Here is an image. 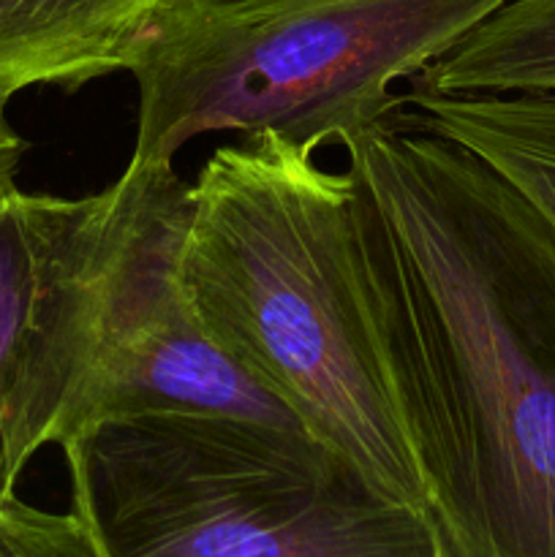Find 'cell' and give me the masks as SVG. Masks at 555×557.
<instances>
[{"label": "cell", "instance_id": "obj_1", "mask_svg": "<svg viewBox=\"0 0 555 557\" xmlns=\"http://www.w3.org/2000/svg\"><path fill=\"white\" fill-rule=\"evenodd\" d=\"M343 145L435 557H555V223L395 114Z\"/></svg>", "mask_w": 555, "mask_h": 557}, {"label": "cell", "instance_id": "obj_2", "mask_svg": "<svg viewBox=\"0 0 555 557\" xmlns=\"http://www.w3.org/2000/svg\"><path fill=\"white\" fill-rule=\"evenodd\" d=\"M180 277L234 364L375 493L428 522L365 297L348 169L324 172L272 131L215 150L188 185Z\"/></svg>", "mask_w": 555, "mask_h": 557}, {"label": "cell", "instance_id": "obj_3", "mask_svg": "<svg viewBox=\"0 0 555 557\" xmlns=\"http://www.w3.org/2000/svg\"><path fill=\"white\" fill-rule=\"evenodd\" d=\"M63 457L96 557H435L428 522L308 430L141 411L101 419Z\"/></svg>", "mask_w": 555, "mask_h": 557}, {"label": "cell", "instance_id": "obj_4", "mask_svg": "<svg viewBox=\"0 0 555 557\" xmlns=\"http://www.w3.org/2000/svg\"><path fill=\"white\" fill-rule=\"evenodd\" d=\"M506 0H163L125 54L139 114L131 161H174L218 131H272L310 152L381 123L414 79Z\"/></svg>", "mask_w": 555, "mask_h": 557}, {"label": "cell", "instance_id": "obj_5", "mask_svg": "<svg viewBox=\"0 0 555 557\" xmlns=\"http://www.w3.org/2000/svg\"><path fill=\"white\" fill-rule=\"evenodd\" d=\"M114 185V248L76 435L101 419L141 411L226 413L305 430L221 351L190 305L180 277L190 183L174 161H128Z\"/></svg>", "mask_w": 555, "mask_h": 557}, {"label": "cell", "instance_id": "obj_6", "mask_svg": "<svg viewBox=\"0 0 555 557\" xmlns=\"http://www.w3.org/2000/svg\"><path fill=\"white\" fill-rule=\"evenodd\" d=\"M114 223V183L82 199H0V506L44 446L79 430Z\"/></svg>", "mask_w": 555, "mask_h": 557}, {"label": "cell", "instance_id": "obj_7", "mask_svg": "<svg viewBox=\"0 0 555 557\" xmlns=\"http://www.w3.org/2000/svg\"><path fill=\"white\" fill-rule=\"evenodd\" d=\"M163 0H0V96L54 85L79 90L123 71Z\"/></svg>", "mask_w": 555, "mask_h": 557}, {"label": "cell", "instance_id": "obj_8", "mask_svg": "<svg viewBox=\"0 0 555 557\" xmlns=\"http://www.w3.org/2000/svg\"><path fill=\"white\" fill-rule=\"evenodd\" d=\"M392 112L457 141L555 223V92H446L411 85Z\"/></svg>", "mask_w": 555, "mask_h": 557}, {"label": "cell", "instance_id": "obj_9", "mask_svg": "<svg viewBox=\"0 0 555 557\" xmlns=\"http://www.w3.org/2000/svg\"><path fill=\"white\" fill-rule=\"evenodd\" d=\"M411 85L462 92H555V0H506Z\"/></svg>", "mask_w": 555, "mask_h": 557}, {"label": "cell", "instance_id": "obj_10", "mask_svg": "<svg viewBox=\"0 0 555 557\" xmlns=\"http://www.w3.org/2000/svg\"><path fill=\"white\" fill-rule=\"evenodd\" d=\"M0 557H96L74 515H47L20 498L0 506Z\"/></svg>", "mask_w": 555, "mask_h": 557}, {"label": "cell", "instance_id": "obj_11", "mask_svg": "<svg viewBox=\"0 0 555 557\" xmlns=\"http://www.w3.org/2000/svg\"><path fill=\"white\" fill-rule=\"evenodd\" d=\"M9 96H0V199L16 188V172L27 152V141L9 120Z\"/></svg>", "mask_w": 555, "mask_h": 557}]
</instances>
